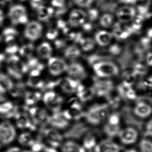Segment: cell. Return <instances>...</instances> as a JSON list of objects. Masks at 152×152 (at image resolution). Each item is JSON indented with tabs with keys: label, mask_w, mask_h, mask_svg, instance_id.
Masks as SVG:
<instances>
[{
	"label": "cell",
	"mask_w": 152,
	"mask_h": 152,
	"mask_svg": "<svg viewBox=\"0 0 152 152\" xmlns=\"http://www.w3.org/2000/svg\"><path fill=\"white\" fill-rule=\"evenodd\" d=\"M118 93L121 98L126 100H132L136 97V93L131 87V84L124 82L118 87Z\"/></svg>",
	"instance_id": "23"
},
{
	"label": "cell",
	"mask_w": 152,
	"mask_h": 152,
	"mask_svg": "<svg viewBox=\"0 0 152 152\" xmlns=\"http://www.w3.org/2000/svg\"><path fill=\"white\" fill-rule=\"evenodd\" d=\"M121 129L119 114L116 112L110 114L103 127L104 134L109 138H113L118 137Z\"/></svg>",
	"instance_id": "6"
},
{
	"label": "cell",
	"mask_w": 152,
	"mask_h": 152,
	"mask_svg": "<svg viewBox=\"0 0 152 152\" xmlns=\"http://www.w3.org/2000/svg\"><path fill=\"white\" fill-rule=\"evenodd\" d=\"M116 15L120 22L127 23L135 18L136 15V10L134 7L125 5L118 9Z\"/></svg>",
	"instance_id": "15"
},
{
	"label": "cell",
	"mask_w": 152,
	"mask_h": 152,
	"mask_svg": "<svg viewBox=\"0 0 152 152\" xmlns=\"http://www.w3.org/2000/svg\"><path fill=\"white\" fill-rule=\"evenodd\" d=\"M118 137L122 144L130 145L136 142L138 140L139 134L135 128L128 126L121 129Z\"/></svg>",
	"instance_id": "11"
},
{
	"label": "cell",
	"mask_w": 152,
	"mask_h": 152,
	"mask_svg": "<svg viewBox=\"0 0 152 152\" xmlns=\"http://www.w3.org/2000/svg\"><path fill=\"white\" fill-rule=\"evenodd\" d=\"M75 94L77 99L81 103L90 101L95 96L92 87H86L81 84L79 85Z\"/></svg>",
	"instance_id": "21"
},
{
	"label": "cell",
	"mask_w": 152,
	"mask_h": 152,
	"mask_svg": "<svg viewBox=\"0 0 152 152\" xmlns=\"http://www.w3.org/2000/svg\"><path fill=\"white\" fill-rule=\"evenodd\" d=\"M93 69L98 77L108 78L117 76L119 73L118 66L111 62L105 60L93 65Z\"/></svg>",
	"instance_id": "5"
},
{
	"label": "cell",
	"mask_w": 152,
	"mask_h": 152,
	"mask_svg": "<svg viewBox=\"0 0 152 152\" xmlns=\"http://www.w3.org/2000/svg\"><path fill=\"white\" fill-rule=\"evenodd\" d=\"M18 35V32L17 30L12 27L6 28L3 32V35L5 42L7 43L14 41Z\"/></svg>",
	"instance_id": "37"
},
{
	"label": "cell",
	"mask_w": 152,
	"mask_h": 152,
	"mask_svg": "<svg viewBox=\"0 0 152 152\" xmlns=\"http://www.w3.org/2000/svg\"><path fill=\"white\" fill-rule=\"evenodd\" d=\"M81 54L80 50L77 46H72L68 47L65 51V57L69 60H74L78 58Z\"/></svg>",
	"instance_id": "34"
},
{
	"label": "cell",
	"mask_w": 152,
	"mask_h": 152,
	"mask_svg": "<svg viewBox=\"0 0 152 152\" xmlns=\"http://www.w3.org/2000/svg\"><path fill=\"white\" fill-rule=\"evenodd\" d=\"M6 1H12V0H6Z\"/></svg>",
	"instance_id": "55"
},
{
	"label": "cell",
	"mask_w": 152,
	"mask_h": 152,
	"mask_svg": "<svg viewBox=\"0 0 152 152\" xmlns=\"http://www.w3.org/2000/svg\"><path fill=\"white\" fill-rule=\"evenodd\" d=\"M124 152H139L137 151V150H135L134 149H128V150H126Z\"/></svg>",
	"instance_id": "52"
},
{
	"label": "cell",
	"mask_w": 152,
	"mask_h": 152,
	"mask_svg": "<svg viewBox=\"0 0 152 152\" xmlns=\"http://www.w3.org/2000/svg\"><path fill=\"white\" fill-rule=\"evenodd\" d=\"M139 152H152V141L149 138H144L139 143Z\"/></svg>",
	"instance_id": "38"
},
{
	"label": "cell",
	"mask_w": 152,
	"mask_h": 152,
	"mask_svg": "<svg viewBox=\"0 0 152 152\" xmlns=\"http://www.w3.org/2000/svg\"><path fill=\"white\" fill-rule=\"evenodd\" d=\"M4 19V17L3 13L2 11L0 10V25L2 23Z\"/></svg>",
	"instance_id": "51"
},
{
	"label": "cell",
	"mask_w": 152,
	"mask_h": 152,
	"mask_svg": "<svg viewBox=\"0 0 152 152\" xmlns=\"http://www.w3.org/2000/svg\"><path fill=\"white\" fill-rule=\"evenodd\" d=\"M113 22V16L109 13H105L100 18V25L103 27H109L112 25Z\"/></svg>",
	"instance_id": "39"
},
{
	"label": "cell",
	"mask_w": 152,
	"mask_h": 152,
	"mask_svg": "<svg viewBox=\"0 0 152 152\" xmlns=\"http://www.w3.org/2000/svg\"><path fill=\"white\" fill-rule=\"evenodd\" d=\"M40 135L45 145L54 149L60 148L64 142V136L60 130L51 127L43 128Z\"/></svg>",
	"instance_id": "2"
},
{
	"label": "cell",
	"mask_w": 152,
	"mask_h": 152,
	"mask_svg": "<svg viewBox=\"0 0 152 152\" xmlns=\"http://www.w3.org/2000/svg\"><path fill=\"white\" fill-rule=\"evenodd\" d=\"M1 37L0 36V44H1Z\"/></svg>",
	"instance_id": "54"
},
{
	"label": "cell",
	"mask_w": 152,
	"mask_h": 152,
	"mask_svg": "<svg viewBox=\"0 0 152 152\" xmlns=\"http://www.w3.org/2000/svg\"><path fill=\"white\" fill-rule=\"evenodd\" d=\"M120 152L119 145L110 139L103 140L97 143L94 149V152Z\"/></svg>",
	"instance_id": "19"
},
{
	"label": "cell",
	"mask_w": 152,
	"mask_h": 152,
	"mask_svg": "<svg viewBox=\"0 0 152 152\" xmlns=\"http://www.w3.org/2000/svg\"><path fill=\"white\" fill-rule=\"evenodd\" d=\"M42 94L37 91L28 92L25 95V102L27 106H36L42 100Z\"/></svg>",
	"instance_id": "29"
},
{
	"label": "cell",
	"mask_w": 152,
	"mask_h": 152,
	"mask_svg": "<svg viewBox=\"0 0 152 152\" xmlns=\"http://www.w3.org/2000/svg\"><path fill=\"white\" fill-rule=\"evenodd\" d=\"M87 14L80 9H75L70 12L69 18V23L73 27L82 26L86 22Z\"/></svg>",
	"instance_id": "20"
},
{
	"label": "cell",
	"mask_w": 152,
	"mask_h": 152,
	"mask_svg": "<svg viewBox=\"0 0 152 152\" xmlns=\"http://www.w3.org/2000/svg\"><path fill=\"white\" fill-rule=\"evenodd\" d=\"M61 152H86L82 145L73 140L64 141L60 147Z\"/></svg>",
	"instance_id": "24"
},
{
	"label": "cell",
	"mask_w": 152,
	"mask_h": 152,
	"mask_svg": "<svg viewBox=\"0 0 152 152\" xmlns=\"http://www.w3.org/2000/svg\"><path fill=\"white\" fill-rule=\"evenodd\" d=\"M54 12L53 8L41 6L38 8V18L40 20L42 21H46L48 20Z\"/></svg>",
	"instance_id": "31"
},
{
	"label": "cell",
	"mask_w": 152,
	"mask_h": 152,
	"mask_svg": "<svg viewBox=\"0 0 152 152\" xmlns=\"http://www.w3.org/2000/svg\"><path fill=\"white\" fill-rule=\"evenodd\" d=\"M18 136L16 127L9 120L0 122V147L12 143Z\"/></svg>",
	"instance_id": "4"
},
{
	"label": "cell",
	"mask_w": 152,
	"mask_h": 152,
	"mask_svg": "<svg viewBox=\"0 0 152 152\" xmlns=\"http://www.w3.org/2000/svg\"><path fill=\"white\" fill-rule=\"evenodd\" d=\"M18 51V47L16 45L9 46L6 48V51L10 54H13Z\"/></svg>",
	"instance_id": "47"
},
{
	"label": "cell",
	"mask_w": 152,
	"mask_h": 152,
	"mask_svg": "<svg viewBox=\"0 0 152 152\" xmlns=\"http://www.w3.org/2000/svg\"><path fill=\"white\" fill-rule=\"evenodd\" d=\"M52 4L54 7H57L61 10H63L64 4H65V0H52Z\"/></svg>",
	"instance_id": "45"
},
{
	"label": "cell",
	"mask_w": 152,
	"mask_h": 152,
	"mask_svg": "<svg viewBox=\"0 0 152 152\" xmlns=\"http://www.w3.org/2000/svg\"><path fill=\"white\" fill-rule=\"evenodd\" d=\"M45 106L52 112L61 110L65 103L64 98L54 91H46L42 97Z\"/></svg>",
	"instance_id": "7"
},
{
	"label": "cell",
	"mask_w": 152,
	"mask_h": 152,
	"mask_svg": "<svg viewBox=\"0 0 152 152\" xmlns=\"http://www.w3.org/2000/svg\"><path fill=\"white\" fill-rule=\"evenodd\" d=\"M4 152H29L26 151L25 150H22L20 148L18 147H12V148H9Z\"/></svg>",
	"instance_id": "49"
},
{
	"label": "cell",
	"mask_w": 152,
	"mask_h": 152,
	"mask_svg": "<svg viewBox=\"0 0 152 152\" xmlns=\"http://www.w3.org/2000/svg\"><path fill=\"white\" fill-rule=\"evenodd\" d=\"M67 72L69 77L78 81L85 79L87 77V73L83 66L79 63H73L68 66Z\"/></svg>",
	"instance_id": "17"
},
{
	"label": "cell",
	"mask_w": 152,
	"mask_h": 152,
	"mask_svg": "<svg viewBox=\"0 0 152 152\" xmlns=\"http://www.w3.org/2000/svg\"><path fill=\"white\" fill-rule=\"evenodd\" d=\"M152 0H134L133 3L135 6V8L141 13L146 12L149 9Z\"/></svg>",
	"instance_id": "33"
},
{
	"label": "cell",
	"mask_w": 152,
	"mask_h": 152,
	"mask_svg": "<svg viewBox=\"0 0 152 152\" xmlns=\"http://www.w3.org/2000/svg\"><path fill=\"white\" fill-rule=\"evenodd\" d=\"M82 138V146L86 151H94L97 144L95 136L94 134L88 132Z\"/></svg>",
	"instance_id": "26"
},
{
	"label": "cell",
	"mask_w": 152,
	"mask_h": 152,
	"mask_svg": "<svg viewBox=\"0 0 152 152\" xmlns=\"http://www.w3.org/2000/svg\"><path fill=\"white\" fill-rule=\"evenodd\" d=\"M43 32L42 26L38 21H31L28 23L24 31L26 38L34 41L40 38Z\"/></svg>",
	"instance_id": "14"
},
{
	"label": "cell",
	"mask_w": 152,
	"mask_h": 152,
	"mask_svg": "<svg viewBox=\"0 0 152 152\" xmlns=\"http://www.w3.org/2000/svg\"><path fill=\"white\" fill-rule=\"evenodd\" d=\"M34 48L33 45H26L20 48L19 50L20 53L22 56L29 57L32 54Z\"/></svg>",
	"instance_id": "40"
},
{
	"label": "cell",
	"mask_w": 152,
	"mask_h": 152,
	"mask_svg": "<svg viewBox=\"0 0 152 152\" xmlns=\"http://www.w3.org/2000/svg\"><path fill=\"white\" fill-rule=\"evenodd\" d=\"M145 135L149 138H152V118L146 123L145 129Z\"/></svg>",
	"instance_id": "41"
},
{
	"label": "cell",
	"mask_w": 152,
	"mask_h": 152,
	"mask_svg": "<svg viewBox=\"0 0 152 152\" xmlns=\"http://www.w3.org/2000/svg\"><path fill=\"white\" fill-rule=\"evenodd\" d=\"M95 96L106 98L113 92L114 86L111 80L96 77L92 87Z\"/></svg>",
	"instance_id": "9"
},
{
	"label": "cell",
	"mask_w": 152,
	"mask_h": 152,
	"mask_svg": "<svg viewBox=\"0 0 152 152\" xmlns=\"http://www.w3.org/2000/svg\"><path fill=\"white\" fill-rule=\"evenodd\" d=\"M80 82L70 77L66 78L61 80L60 86L63 93L68 95L75 93Z\"/></svg>",
	"instance_id": "22"
},
{
	"label": "cell",
	"mask_w": 152,
	"mask_h": 152,
	"mask_svg": "<svg viewBox=\"0 0 152 152\" xmlns=\"http://www.w3.org/2000/svg\"><path fill=\"white\" fill-rule=\"evenodd\" d=\"M124 23L120 22L117 23L114 26L113 35L118 38H124L127 37L131 32V29L124 26Z\"/></svg>",
	"instance_id": "30"
},
{
	"label": "cell",
	"mask_w": 152,
	"mask_h": 152,
	"mask_svg": "<svg viewBox=\"0 0 152 152\" xmlns=\"http://www.w3.org/2000/svg\"><path fill=\"white\" fill-rule=\"evenodd\" d=\"M58 33L57 29H51L47 32L46 36L49 39H53L58 36Z\"/></svg>",
	"instance_id": "46"
},
{
	"label": "cell",
	"mask_w": 152,
	"mask_h": 152,
	"mask_svg": "<svg viewBox=\"0 0 152 152\" xmlns=\"http://www.w3.org/2000/svg\"><path fill=\"white\" fill-rule=\"evenodd\" d=\"M79 43L82 50L85 51H88L93 50L96 44L95 41L90 37L82 38Z\"/></svg>",
	"instance_id": "36"
},
{
	"label": "cell",
	"mask_w": 152,
	"mask_h": 152,
	"mask_svg": "<svg viewBox=\"0 0 152 152\" xmlns=\"http://www.w3.org/2000/svg\"><path fill=\"white\" fill-rule=\"evenodd\" d=\"M13 83L8 76L3 73H0V90L6 91L12 88Z\"/></svg>",
	"instance_id": "32"
},
{
	"label": "cell",
	"mask_w": 152,
	"mask_h": 152,
	"mask_svg": "<svg viewBox=\"0 0 152 152\" xmlns=\"http://www.w3.org/2000/svg\"><path fill=\"white\" fill-rule=\"evenodd\" d=\"M113 37V35L110 32L105 30H101L96 34L95 41L100 46H107L110 43Z\"/></svg>",
	"instance_id": "25"
},
{
	"label": "cell",
	"mask_w": 152,
	"mask_h": 152,
	"mask_svg": "<svg viewBox=\"0 0 152 152\" xmlns=\"http://www.w3.org/2000/svg\"><path fill=\"white\" fill-rule=\"evenodd\" d=\"M76 4L82 8H87L92 4L94 0H74Z\"/></svg>",
	"instance_id": "42"
},
{
	"label": "cell",
	"mask_w": 152,
	"mask_h": 152,
	"mask_svg": "<svg viewBox=\"0 0 152 152\" xmlns=\"http://www.w3.org/2000/svg\"><path fill=\"white\" fill-rule=\"evenodd\" d=\"M68 65L64 59L58 57H51L48 59L49 72L53 76H58L66 72Z\"/></svg>",
	"instance_id": "13"
},
{
	"label": "cell",
	"mask_w": 152,
	"mask_h": 152,
	"mask_svg": "<svg viewBox=\"0 0 152 152\" xmlns=\"http://www.w3.org/2000/svg\"><path fill=\"white\" fill-rule=\"evenodd\" d=\"M38 152H58L57 149L49 147L47 145H45L42 149Z\"/></svg>",
	"instance_id": "48"
},
{
	"label": "cell",
	"mask_w": 152,
	"mask_h": 152,
	"mask_svg": "<svg viewBox=\"0 0 152 152\" xmlns=\"http://www.w3.org/2000/svg\"><path fill=\"white\" fill-rule=\"evenodd\" d=\"M70 121L65 117L62 111L53 112L50 114L49 125L59 130L68 128Z\"/></svg>",
	"instance_id": "12"
},
{
	"label": "cell",
	"mask_w": 152,
	"mask_h": 152,
	"mask_svg": "<svg viewBox=\"0 0 152 152\" xmlns=\"http://www.w3.org/2000/svg\"><path fill=\"white\" fill-rule=\"evenodd\" d=\"M89 20L92 21L95 20L98 16V12L96 10L92 9L89 10L88 12L87 15Z\"/></svg>",
	"instance_id": "43"
},
{
	"label": "cell",
	"mask_w": 152,
	"mask_h": 152,
	"mask_svg": "<svg viewBox=\"0 0 152 152\" xmlns=\"http://www.w3.org/2000/svg\"><path fill=\"white\" fill-rule=\"evenodd\" d=\"M28 112L36 126H38L43 128L49 125L50 114L45 109L36 105L30 107Z\"/></svg>",
	"instance_id": "8"
},
{
	"label": "cell",
	"mask_w": 152,
	"mask_h": 152,
	"mask_svg": "<svg viewBox=\"0 0 152 152\" xmlns=\"http://www.w3.org/2000/svg\"><path fill=\"white\" fill-rule=\"evenodd\" d=\"M19 143L22 146L25 147H32L36 142V140L34 136L28 132H25L17 136Z\"/></svg>",
	"instance_id": "28"
},
{
	"label": "cell",
	"mask_w": 152,
	"mask_h": 152,
	"mask_svg": "<svg viewBox=\"0 0 152 152\" xmlns=\"http://www.w3.org/2000/svg\"><path fill=\"white\" fill-rule=\"evenodd\" d=\"M45 82L38 77L30 76L27 84L29 87L37 89H43Z\"/></svg>",
	"instance_id": "35"
},
{
	"label": "cell",
	"mask_w": 152,
	"mask_h": 152,
	"mask_svg": "<svg viewBox=\"0 0 152 152\" xmlns=\"http://www.w3.org/2000/svg\"><path fill=\"white\" fill-rule=\"evenodd\" d=\"M88 132V129L84 124L82 123H76L74 126L69 129L66 131L65 136L68 137L69 140H74L78 139Z\"/></svg>",
	"instance_id": "18"
},
{
	"label": "cell",
	"mask_w": 152,
	"mask_h": 152,
	"mask_svg": "<svg viewBox=\"0 0 152 152\" xmlns=\"http://www.w3.org/2000/svg\"><path fill=\"white\" fill-rule=\"evenodd\" d=\"M107 103L96 104L85 111L84 118L89 125L97 126L105 121L110 114Z\"/></svg>",
	"instance_id": "1"
},
{
	"label": "cell",
	"mask_w": 152,
	"mask_h": 152,
	"mask_svg": "<svg viewBox=\"0 0 152 152\" xmlns=\"http://www.w3.org/2000/svg\"><path fill=\"white\" fill-rule=\"evenodd\" d=\"M61 111L69 121H79L84 118L85 113L81 103L77 98L70 99L66 104L64 109Z\"/></svg>",
	"instance_id": "3"
},
{
	"label": "cell",
	"mask_w": 152,
	"mask_h": 152,
	"mask_svg": "<svg viewBox=\"0 0 152 152\" xmlns=\"http://www.w3.org/2000/svg\"><path fill=\"white\" fill-rule=\"evenodd\" d=\"M146 62L149 66L152 67V52L147 54L146 58Z\"/></svg>",
	"instance_id": "50"
},
{
	"label": "cell",
	"mask_w": 152,
	"mask_h": 152,
	"mask_svg": "<svg viewBox=\"0 0 152 152\" xmlns=\"http://www.w3.org/2000/svg\"><path fill=\"white\" fill-rule=\"evenodd\" d=\"M12 108V105L10 103H5L0 105V112L3 113L5 112H8Z\"/></svg>",
	"instance_id": "44"
},
{
	"label": "cell",
	"mask_w": 152,
	"mask_h": 152,
	"mask_svg": "<svg viewBox=\"0 0 152 152\" xmlns=\"http://www.w3.org/2000/svg\"><path fill=\"white\" fill-rule=\"evenodd\" d=\"M133 112L137 117L145 119L152 115V107L144 101H139L134 106Z\"/></svg>",
	"instance_id": "16"
},
{
	"label": "cell",
	"mask_w": 152,
	"mask_h": 152,
	"mask_svg": "<svg viewBox=\"0 0 152 152\" xmlns=\"http://www.w3.org/2000/svg\"><path fill=\"white\" fill-rule=\"evenodd\" d=\"M4 59V54H0V64L3 61Z\"/></svg>",
	"instance_id": "53"
},
{
	"label": "cell",
	"mask_w": 152,
	"mask_h": 152,
	"mask_svg": "<svg viewBox=\"0 0 152 152\" xmlns=\"http://www.w3.org/2000/svg\"><path fill=\"white\" fill-rule=\"evenodd\" d=\"M37 52L38 56L43 59H49L51 57L53 48L50 43L44 42L37 47Z\"/></svg>",
	"instance_id": "27"
},
{
	"label": "cell",
	"mask_w": 152,
	"mask_h": 152,
	"mask_svg": "<svg viewBox=\"0 0 152 152\" xmlns=\"http://www.w3.org/2000/svg\"><path fill=\"white\" fill-rule=\"evenodd\" d=\"M9 17L14 25L26 24L28 21L26 9L21 4H15L12 6L9 10Z\"/></svg>",
	"instance_id": "10"
}]
</instances>
